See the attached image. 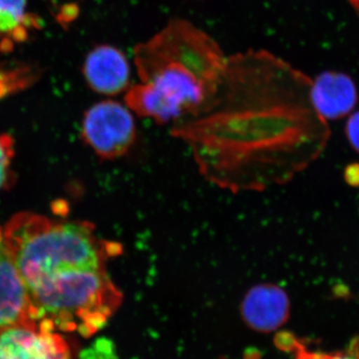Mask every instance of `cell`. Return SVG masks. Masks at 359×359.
Returning a JSON list of instances; mask_svg holds the SVG:
<instances>
[{
    "label": "cell",
    "instance_id": "cell-1",
    "mask_svg": "<svg viewBox=\"0 0 359 359\" xmlns=\"http://www.w3.org/2000/svg\"><path fill=\"white\" fill-rule=\"evenodd\" d=\"M173 135L191 146L210 181L233 191L264 190L318 159L330 130L309 95L256 87L180 123Z\"/></svg>",
    "mask_w": 359,
    "mask_h": 359
},
{
    "label": "cell",
    "instance_id": "cell-2",
    "mask_svg": "<svg viewBox=\"0 0 359 359\" xmlns=\"http://www.w3.org/2000/svg\"><path fill=\"white\" fill-rule=\"evenodd\" d=\"M4 241L28 295L43 292L84 271L106 269L121 245L97 237L88 222L57 223L21 212L6 224Z\"/></svg>",
    "mask_w": 359,
    "mask_h": 359
},
{
    "label": "cell",
    "instance_id": "cell-3",
    "mask_svg": "<svg viewBox=\"0 0 359 359\" xmlns=\"http://www.w3.org/2000/svg\"><path fill=\"white\" fill-rule=\"evenodd\" d=\"M226 58L216 40L183 18H173L147 41L136 45L134 62L141 82L163 66H184L219 93Z\"/></svg>",
    "mask_w": 359,
    "mask_h": 359
},
{
    "label": "cell",
    "instance_id": "cell-4",
    "mask_svg": "<svg viewBox=\"0 0 359 359\" xmlns=\"http://www.w3.org/2000/svg\"><path fill=\"white\" fill-rule=\"evenodd\" d=\"M218 95L193 71L169 65L156 71L147 81L130 86L124 100L140 117L166 124L205 114L216 105Z\"/></svg>",
    "mask_w": 359,
    "mask_h": 359
},
{
    "label": "cell",
    "instance_id": "cell-5",
    "mask_svg": "<svg viewBox=\"0 0 359 359\" xmlns=\"http://www.w3.org/2000/svg\"><path fill=\"white\" fill-rule=\"evenodd\" d=\"M132 111L117 101L104 100L85 112L81 136L99 157L114 160L129 152L136 140Z\"/></svg>",
    "mask_w": 359,
    "mask_h": 359
},
{
    "label": "cell",
    "instance_id": "cell-6",
    "mask_svg": "<svg viewBox=\"0 0 359 359\" xmlns=\"http://www.w3.org/2000/svg\"><path fill=\"white\" fill-rule=\"evenodd\" d=\"M46 320H32L0 330V359H71L67 340Z\"/></svg>",
    "mask_w": 359,
    "mask_h": 359
},
{
    "label": "cell",
    "instance_id": "cell-7",
    "mask_svg": "<svg viewBox=\"0 0 359 359\" xmlns=\"http://www.w3.org/2000/svg\"><path fill=\"white\" fill-rule=\"evenodd\" d=\"M83 75L90 88L106 96L126 92L131 67L124 52L112 45H98L85 58Z\"/></svg>",
    "mask_w": 359,
    "mask_h": 359
},
{
    "label": "cell",
    "instance_id": "cell-8",
    "mask_svg": "<svg viewBox=\"0 0 359 359\" xmlns=\"http://www.w3.org/2000/svg\"><path fill=\"white\" fill-rule=\"evenodd\" d=\"M290 302L287 292L273 283H261L249 290L241 311L250 327L259 332H273L287 320Z\"/></svg>",
    "mask_w": 359,
    "mask_h": 359
},
{
    "label": "cell",
    "instance_id": "cell-9",
    "mask_svg": "<svg viewBox=\"0 0 359 359\" xmlns=\"http://www.w3.org/2000/svg\"><path fill=\"white\" fill-rule=\"evenodd\" d=\"M39 320L20 271L4 242L0 245V330Z\"/></svg>",
    "mask_w": 359,
    "mask_h": 359
},
{
    "label": "cell",
    "instance_id": "cell-10",
    "mask_svg": "<svg viewBox=\"0 0 359 359\" xmlns=\"http://www.w3.org/2000/svg\"><path fill=\"white\" fill-rule=\"evenodd\" d=\"M311 101L325 121L341 119L358 104V89L346 73L325 71L311 82Z\"/></svg>",
    "mask_w": 359,
    "mask_h": 359
},
{
    "label": "cell",
    "instance_id": "cell-11",
    "mask_svg": "<svg viewBox=\"0 0 359 359\" xmlns=\"http://www.w3.org/2000/svg\"><path fill=\"white\" fill-rule=\"evenodd\" d=\"M27 0H0V35L14 41L25 40L35 25L26 13Z\"/></svg>",
    "mask_w": 359,
    "mask_h": 359
},
{
    "label": "cell",
    "instance_id": "cell-12",
    "mask_svg": "<svg viewBox=\"0 0 359 359\" xmlns=\"http://www.w3.org/2000/svg\"><path fill=\"white\" fill-rule=\"evenodd\" d=\"M297 359H359V337L351 340L342 351L332 353L301 348L297 351Z\"/></svg>",
    "mask_w": 359,
    "mask_h": 359
},
{
    "label": "cell",
    "instance_id": "cell-13",
    "mask_svg": "<svg viewBox=\"0 0 359 359\" xmlns=\"http://www.w3.org/2000/svg\"><path fill=\"white\" fill-rule=\"evenodd\" d=\"M13 153V138L9 135H0V189L6 183Z\"/></svg>",
    "mask_w": 359,
    "mask_h": 359
},
{
    "label": "cell",
    "instance_id": "cell-14",
    "mask_svg": "<svg viewBox=\"0 0 359 359\" xmlns=\"http://www.w3.org/2000/svg\"><path fill=\"white\" fill-rule=\"evenodd\" d=\"M28 72L20 71V72L1 73L0 74V98L6 96L9 92L18 88H21L30 78L26 76Z\"/></svg>",
    "mask_w": 359,
    "mask_h": 359
},
{
    "label": "cell",
    "instance_id": "cell-15",
    "mask_svg": "<svg viewBox=\"0 0 359 359\" xmlns=\"http://www.w3.org/2000/svg\"><path fill=\"white\" fill-rule=\"evenodd\" d=\"M344 133L351 148L359 154V111L349 116L346 124Z\"/></svg>",
    "mask_w": 359,
    "mask_h": 359
},
{
    "label": "cell",
    "instance_id": "cell-16",
    "mask_svg": "<svg viewBox=\"0 0 359 359\" xmlns=\"http://www.w3.org/2000/svg\"><path fill=\"white\" fill-rule=\"evenodd\" d=\"M344 179L349 187L359 188V163H351L344 168Z\"/></svg>",
    "mask_w": 359,
    "mask_h": 359
},
{
    "label": "cell",
    "instance_id": "cell-17",
    "mask_svg": "<svg viewBox=\"0 0 359 359\" xmlns=\"http://www.w3.org/2000/svg\"><path fill=\"white\" fill-rule=\"evenodd\" d=\"M359 18V0H346Z\"/></svg>",
    "mask_w": 359,
    "mask_h": 359
}]
</instances>
